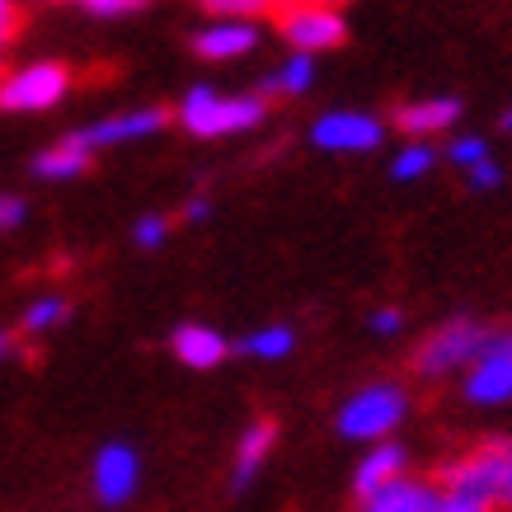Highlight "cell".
Masks as SVG:
<instances>
[{"instance_id": "cell-10", "label": "cell", "mask_w": 512, "mask_h": 512, "mask_svg": "<svg viewBox=\"0 0 512 512\" xmlns=\"http://www.w3.org/2000/svg\"><path fill=\"white\" fill-rule=\"evenodd\" d=\"M259 43H264L259 19H221L217 15L207 29L193 33V47H198V57H207V62H235V57H249Z\"/></svg>"}, {"instance_id": "cell-4", "label": "cell", "mask_w": 512, "mask_h": 512, "mask_svg": "<svg viewBox=\"0 0 512 512\" xmlns=\"http://www.w3.org/2000/svg\"><path fill=\"white\" fill-rule=\"evenodd\" d=\"M494 339V325L484 320H470V315H456L447 325H437L428 339L414 348V372L423 381H442V376H461L480 357V348Z\"/></svg>"}, {"instance_id": "cell-31", "label": "cell", "mask_w": 512, "mask_h": 512, "mask_svg": "<svg viewBox=\"0 0 512 512\" xmlns=\"http://www.w3.org/2000/svg\"><path fill=\"white\" fill-rule=\"evenodd\" d=\"M15 33V0H0V43Z\"/></svg>"}, {"instance_id": "cell-6", "label": "cell", "mask_w": 512, "mask_h": 512, "mask_svg": "<svg viewBox=\"0 0 512 512\" xmlns=\"http://www.w3.org/2000/svg\"><path fill=\"white\" fill-rule=\"evenodd\" d=\"M311 146L325 156H367L386 146V118L367 109H329L311 123Z\"/></svg>"}, {"instance_id": "cell-26", "label": "cell", "mask_w": 512, "mask_h": 512, "mask_svg": "<svg viewBox=\"0 0 512 512\" xmlns=\"http://www.w3.org/2000/svg\"><path fill=\"white\" fill-rule=\"evenodd\" d=\"M466 184L475 188V193H494V188L503 184V165H498L494 156H484L480 165H470L466 170Z\"/></svg>"}, {"instance_id": "cell-17", "label": "cell", "mask_w": 512, "mask_h": 512, "mask_svg": "<svg viewBox=\"0 0 512 512\" xmlns=\"http://www.w3.org/2000/svg\"><path fill=\"white\" fill-rule=\"evenodd\" d=\"M90 146H85V137L80 132H71V137H62L57 146H47L43 156L33 160V174L38 179H52V184H66V179H80V174L90 170Z\"/></svg>"}, {"instance_id": "cell-7", "label": "cell", "mask_w": 512, "mask_h": 512, "mask_svg": "<svg viewBox=\"0 0 512 512\" xmlns=\"http://www.w3.org/2000/svg\"><path fill=\"white\" fill-rule=\"evenodd\" d=\"M461 376H466L461 395L475 409H503V404H512V329H494V339L484 343L480 357Z\"/></svg>"}, {"instance_id": "cell-23", "label": "cell", "mask_w": 512, "mask_h": 512, "mask_svg": "<svg viewBox=\"0 0 512 512\" xmlns=\"http://www.w3.org/2000/svg\"><path fill=\"white\" fill-rule=\"evenodd\" d=\"M198 5L221 19H259L268 10H278V0H198Z\"/></svg>"}, {"instance_id": "cell-20", "label": "cell", "mask_w": 512, "mask_h": 512, "mask_svg": "<svg viewBox=\"0 0 512 512\" xmlns=\"http://www.w3.org/2000/svg\"><path fill=\"white\" fill-rule=\"evenodd\" d=\"M437 156H442V151H437L433 141H404L400 151H395V160H390V179H395V184H414L423 174H433Z\"/></svg>"}, {"instance_id": "cell-8", "label": "cell", "mask_w": 512, "mask_h": 512, "mask_svg": "<svg viewBox=\"0 0 512 512\" xmlns=\"http://www.w3.org/2000/svg\"><path fill=\"white\" fill-rule=\"evenodd\" d=\"M71 90V71L62 62H33L15 71L10 80H0V109L5 113H43L57 109Z\"/></svg>"}, {"instance_id": "cell-33", "label": "cell", "mask_w": 512, "mask_h": 512, "mask_svg": "<svg viewBox=\"0 0 512 512\" xmlns=\"http://www.w3.org/2000/svg\"><path fill=\"white\" fill-rule=\"evenodd\" d=\"M503 127H508V132H512V109H508V113H503Z\"/></svg>"}, {"instance_id": "cell-5", "label": "cell", "mask_w": 512, "mask_h": 512, "mask_svg": "<svg viewBox=\"0 0 512 512\" xmlns=\"http://www.w3.org/2000/svg\"><path fill=\"white\" fill-rule=\"evenodd\" d=\"M278 38L292 43V52H329V47L348 43V19L339 5H315V0H296L278 5Z\"/></svg>"}, {"instance_id": "cell-11", "label": "cell", "mask_w": 512, "mask_h": 512, "mask_svg": "<svg viewBox=\"0 0 512 512\" xmlns=\"http://www.w3.org/2000/svg\"><path fill=\"white\" fill-rule=\"evenodd\" d=\"M461 123V99L451 94H433V99H409L395 109V127H400L409 141H433L442 132Z\"/></svg>"}, {"instance_id": "cell-12", "label": "cell", "mask_w": 512, "mask_h": 512, "mask_svg": "<svg viewBox=\"0 0 512 512\" xmlns=\"http://www.w3.org/2000/svg\"><path fill=\"white\" fill-rule=\"evenodd\" d=\"M273 447H278V423H268V419H254V423H249L245 433H240V442H235L231 494H245V489H254V480L264 475Z\"/></svg>"}, {"instance_id": "cell-3", "label": "cell", "mask_w": 512, "mask_h": 512, "mask_svg": "<svg viewBox=\"0 0 512 512\" xmlns=\"http://www.w3.org/2000/svg\"><path fill=\"white\" fill-rule=\"evenodd\" d=\"M437 484L470 489L494 512H512V437H484L480 447L461 451L456 461L442 466Z\"/></svg>"}, {"instance_id": "cell-29", "label": "cell", "mask_w": 512, "mask_h": 512, "mask_svg": "<svg viewBox=\"0 0 512 512\" xmlns=\"http://www.w3.org/2000/svg\"><path fill=\"white\" fill-rule=\"evenodd\" d=\"M85 10H94V15H123V10H132V5H141V0H80Z\"/></svg>"}, {"instance_id": "cell-2", "label": "cell", "mask_w": 512, "mask_h": 512, "mask_svg": "<svg viewBox=\"0 0 512 512\" xmlns=\"http://www.w3.org/2000/svg\"><path fill=\"white\" fill-rule=\"evenodd\" d=\"M268 118V94H221L212 85H193L179 104V123L202 141L235 137Z\"/></svg>"}, {"instance_id": "cell-9", "label": "cell", "mask_w": 512, "mask_h": 512, "mask_svg": "<svg viewBox=\"0 0 512 512\" xmlns=\"http://www.w3.org/2000/svg\"><path fill=\"white\" fill-rule=\"evenodd\" d=\"M90 489L104 508H123L132 503V494L141 489V456L132 442H104L94 451L90 466Z\"/></svg>"}, {"instance_id": "cell-15", "label": "cell", "mask_w": 512, "mask_h": 512, "mask_svg": "<svg viewBox=\"0 0 512 512\" xmlns=\"http://www.w3.org/2000/svg\"><path fill=\"white\" fill-rule=\"evenodd\" d=\"M170 348H174V357H179L184 367H193V372H212V367H221V362L231 357L235 343L226 339L221 329L188 320V325H179L170 334Z\"/></svg>"}, {"instance_id": "cell-14", "label": "cell", "mask_w": 512, "mask_h": 512, "mask_svg": "<svg viewBox=\"0 0 512 512\" xmlns=\"http://www.w3.org/2000/svg\"><path fill=\"white\" fill-rule=\"evenodd\" d=\"M353 512H437V480L423 475H400L376 494H362Z\"/></svg>"}, {"instance_id": "cell-1", "label": "cell", "mask_w": 512, "mask_h": 512, "mask_svg": "<svg viewBox=\"0 0 512 512\" xmlns=\"http://www.w3.org/2000/svg\"><path fill=\"white\" fill-rule=\"evenodd\" d=\"M404 419H409V390L400 381H367L339 404L334 428H339L343 442L372 447L381 437H395V428Z\"/></svg>"}, {"instance_id": "cell-25", "label": "cell", "mask_w": 512, "mask_h": 512, "mask_svg": "<svg viewBox=\"0 0 512 512\" xmlns=\"http://www.w3.org/2000/svg\"><path fill=\"white\" fill-rule=\"evenodd\" d=\"M367 329H372L376 339H395V334H404V311L400 306H376L367 315Z\"/></svg>"}, {"instance_id": "cell-27", "label": "cell", "mask_w": 512, "mask_h": 512, "mask_svg": "<svg viewBox=\"0 0 512 512\" xmlns=\"http://www.w3.org/2000/svg\"><path fill=\"white\" fill-rule=\"evenodd\" d=\"M165 235H170V221L160 217V212H151V217H141V221H137L132 240H137L141 249H160V245H165Z\"/></svg>"}, {"instance_id": "cell-30", "label": "cell", "mask_w": 512, "mask_h": 512, "mask_svg": "<svg viewBox=\"0 0 512 512\" xmlns=\"http://www.w3.org/2000/svg\"><path fill=\"white\" fill-rule=\"evenodd\" d=\"M207 217H212V202H207V198H193L184 207V221H193V226H198V221H207Z\"/></svg>"}, {"instance_id": "cell-24", "label": "cell", "mask_w": 512, "mask_h": 512, "mask_svg": "<svg viewBox=\"0 0 512 512\" xmlns=\"http://www.w3.org/2000/svg\"><path fill=\"white\" fill-rule=\"evenodd\" d=\"M437 512H494L480 494L470 489H451V484H437Z\"/></svg>"}, {"instance_id": "cell-32", "label": "cell", "mask_w": 512, "mask_h": 512, "mask_svg": "<svg viewBox=\"0 0 512 512\" xmlns=\"http://www.w3.org/2000/svg\"><path fill=\"white\" fill-rule=\"evenodd\" d=\"M10 353V334H5V329H0V357Z\"/></svg>"}, {"instance_id": "cell-21", "label": "cell", "mask_w": 512, "mask_h": 512, "mask_svg": "<svg viewBox=\"0 0 512 512\" xmlns=\"http://www.w3.org/2000/svg\"><path fill=\"white\" fill-rule=\"evenodd\" d=\"M62 320H66V301L62 296H43V301H33L29 311H24L19 325L29 329V334H47V329H57Z\"/></svg>"}, {"instance_id": "cell-34", "label": "cell", "mask_w": 512, "mask_h": 512, "mask_svg": "<svg viewBox=\"0 0 512 512\" xmlns=\"http://www.w3.org/2000/svg\"><path fill=\"white\" fill-rule=\"evenodd\" d=\"M315 5H343V0H315Z\"/></svg>"}, {"instance_id": "cell-16", "label": "cell", "mask_w": 512, "mask_h": 512, "mask_svg": "<svg viewBox=\"0 0 512 512\" xmlns=\"http://www.w3.org/2000/svg\"><path fill=\"white\" fill-rule=\"evenodd\" d=\"M400 475H409V451H404V442H395V437H381L353 466V498L376 494V489H386V484L400 480Z\"/></svg>"}, {"instance_id": "cell-18", "label": "cell", "mask_w": 512, "mask_h": 512, "mask_svg": "<svg viewBox=\"0 0 512 512\" xmlns=\"http://www.w3.org/2000/svg\"><path fill=\"white\" fill-rule=\"evenodd\" d=\"M315 85V52H287L273 71L264 76L259 94H282V99H301Z\"/></svg>"}, {"instance_id": "cell-13", "label": "cell", "mask_w": 512, "mask_h": 512, "mask_svg": "<svg viewBox=\"0 0 512 512\" xmlns=\"http://www.w3.org/2000/svg\"><path fill=\"white\" fill-rule=\"evenodd\" d=\"M165 123H170V113L165 109H132V113H113V118H104V123L85 127L80 137H85L90 151H104V146H127V141L156 137Z\"/></svg>"}, {"instance_id": "cell-28", "label": "cell", "mask_w": 512, "mask_h": 512, "mask_svg": "<svg viewBox=\"0 0 512 512\" xmlns=\"http://www.w3.org/2000/svg\"><path fill=\"white\" fill-rule=\"evenodd\" d=\"M24 217H29V207H24L15 193H0V231H15V226H24Z\"/></svg>"}, {"instance_id": "cell-19", "label": "cell", "mask_w": 512, "mask_h": 512, "mask_svg": "<svg viewBox=\"0 0 512 512\" xmlns=\"http://www.w3.org/2000/svg\"><path fill=\"white\" fill-rule=\"evenodd\" d=\"M235 353L254 357V362H282V357L296 353V329L292 325H264L245 334V339L235 343Z\"/></svg>"}, {"instance_id": "cell-22", "label": "cell", "mask_w": 512, "mask_h": 512, "mask_svg": "<svg viewBox=\"0 0 512 512\" xmlns=\"http://www.w3.org/2000/svg\"><path fill=\"white\" fill-rule=\"evenodd\" d=\"M442 156H447L456 170H470V165H480V160L489 156V141H484L480 132H461V137L447 141V151H442Z\"/></svg>"}]
</instances>
